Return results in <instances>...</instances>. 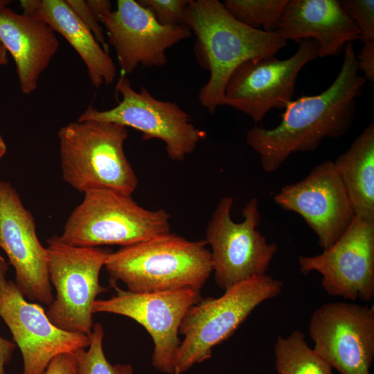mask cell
I'll list each match as a JSON object with an SVG mask.
<instances>
[{"mask_svg":"<svg viewBox=\"0 0 374 374\" xmlns=\"http://www.w3.org/2000/svg\"><path fill=\"white\" fill-rule=\"evenodd\" d=\"M7 270L8 264L0 254V287L4 285L7 282L6 279Z\"/></svg>","mask_w":374,"mask_h":374,"instance_id":"32","label":"cell"},{"mask_svg":"<svg viewBox=\"0 0 374 374\" xmlns=\"http://www.w3.org/2000/svg\"><path fill=\"white\" fill-rule=\"evenodd\" d=\"M276 31L287 42L311 39L319 57L338 55L361 33L337 0H288Z\"/></svg>","mask_w":374,"mask_h":374,"instance_id":"18","label":"cell"},{"mask_svg":"<svg viewBox=\"0 0 374 374\" xmlns=\"http://www.w3.org/2000/svg\"><path fill=\"white\" fill-rule=\"evenodd\" d=\"M47 244L48 276L56 294L46 314L57 328L90 337L93 303L108 290L100 283V272L112 251L72 246L58 235L50 237Z\"/></svg>","mask_w":374,"mask_h":374,"instance_id":"7","label":"cell"},{"mask_svg":"<svg viewBox=\"0 0 374 374\" xmlns=\"http://www.w3.org/2000/svg\"><path fill=\"white\" fill-rule=\"evenodd\" d=\"M283 286L267 274L255 276L218 298L202 299L193 305L179 327L184 339L175 355L173 374H183L211 358L213 347L229 338L260 303L280 294Z\"/></svg>","mask_w":374,"mask_h":374,"instance_id":"5","label":"cell"},{"mask_svg":"<svg viewBox=\"0 0 374 374\" xmlns=\"http://www.w3.org/2000/svg\"><path fill=\"white\" fill-rule=\"evenodd\" d=\"M62 175L80 193L108 189L132 196L138 178L125 152L127 127L95 121L69 123L57 132Z\"/></svg>","mask_w":374,"mask_h":374,"instance_id":"4","label":"cell"},{"mask_svg":"<svg viewBox=\"0 0 374 374\" xmlns=\"http://www.w3.org/2000/svg\"><path fill=\"white\" fill-rule=\"evenodd\" d=\"M300 271H317L330 296L370 302L374 296V222L354 217L344 234L320 254L300 256Z\"/></svg>","mask_w":374,"mask_h":374,"instance_id":"13","label":"cell"},{"mask_svg":"<svg viewBox=\"0 0 374 374\" xmlns=\"http://www.w3.org/2000/svg\"><path fill=\"white\" fill-rule=\"evenodd\" d=\"M84 194L58 235L67 244L125 247L170 232V215L164 209H146L132 196L108 189Z\"/></svg>","mask_w":374,"mask_h":374,"instance_id":"6","label":"cell"},{"mask_svg":"<svg viewBox=\"0 0 374 374\" xmlns=\"http://www.w3.org/2000/svg\"><path fill=\"white\" fill-rule=\"evenodd\" d=\"M233 205V197L221 198L206 229L215 281L224 290L252 276L266 274L278 251V246L268 243L257 229L260 222L258 199L247 202L242 208L244 220L240 223L231 217Z\"/></svg>","mask_w":374,"mask_h":374,"instance_id":"8","label":"cell"},{"mask_svg":"<svg viewBox=\"0 0 374 374\" xmlns=\"http://www.w3.org/2000/svg\"><path fill=\"white\" fill-rule=\"evenodd\" d=\"M274 356L278 374H334L332 368L309 347L299 330H294L287 337H278Z\"/></svg>","mask_w":374,"mask_h":374,"instance_id":"22","label":"cell"},{"mask_svg":"<svg viewBox=\"0 0 374 374\" xmlns=\"http://www.w3.org/2000/svg\"><path fill=\"white\" fill-rule=\"evenodd\" d=\"M0 317L21 351L22 374H44L57 355L75 353L90 344L87 335L55 326L44 308L28 302L12 280L0 287Z\"/></svg>","mask_w":374,"mask_h":374,"instance_id":"16","label":"cell"},{"mask_svg":"<svg viewBox=\"0 0 374 374\" xmlns=\"http://www.w3.org/2000/svg\"><path fill=\"white\" fill-rule=\"evenodd\" d=\"M190 0H138L163 25L184 24Z\"/></svg>","mask_w":374,"mask_h":374,"instance_id":"26","label":"cell"},{"mask_svg":"<svg viewBox=\"0 0 374 374\" xmlns=\"http://www.w3.org/2000/svg\"><path fill=\"white\" fill-rule=\"evenodd\" d=\"M334 163L348 195L355 217L374 222L373 123L363 130Z\"/></svg>","mask_w":374,"mask_h":374,"instance_id":"21","label":"cell"},{"mask_svg":"<svg viewBox=\"0 0 374 374\" xmlns=\"http://www.w3.org/2000/svg\"><path fill=\"white\" fill-rule=\"evenodd\" d=\"M25 13L33 15L60 34L83 61L91 83L109 84L117 71L112 59L69 6L66 0H21Z\"/></svg>","mask_w":374,"mask_h":374,"instance_id":"20","label":"cell"},{"mask_svg":"<svg viewBox=\"0 0 374 374\" xmlns=\"http://www.w3.org/2000/svg\"><path fill=\"white\" fill-rule=\"evenodd\" d=\"M7 53V51L0 42V66L5 65L8 63V59Z\"/></svg>","mask_w":374,"mask_h":374,"instance_id":"33","label":"cell"},{"mask_svg":"<svg viewBox=\"0 0 374 374\" xmlns=\"http://www.w3.org/2000/svg\"><path fill=\"white\" fill-rule=\"evenodd\" d=\"M116 91L121 96L116 106L104 111L89 106L78 121L109 122L134 128L142 133L144 141H162L168 156L174 161L184 160L206 138V132L197 128L190 116L177 103L155 98L144 87L134 90L125 75L119 77Z\"/></svg>","mask_w":374,"mask_h":374,"instance_id":"9","label":"cell"},{"mask_svg":"<svg viewBox=\"0 0 374 374\" xmlns=\"http://www.w3.org/2000/svg\"><path fill=\"white\" fill-rule=\"evenodd\" d=\"M93 12L98 17L112 11V3L107 0H87Z\"/></svg>","mask_w":374,"mask_h":374,"instance_id":"31","label":"cell"},{"mask_svg":"<svg viewBox=\"0 0 374 374\" xmlns=\"http://www.w3.org/2000/svg\"><path fill=\"white\" fill-rule=\"evenodd\" d=\"M116 294L96 300L92 312L129 317L143 326L152 337V364L166 374L174 373V361L181 341L179 327L188 310L202 298L200 290L183 287L150 293H134L109 280Z\"/></svg>","mask_w":374,"mask_h":374,"instance_id":"10","label":"cell"},{"mask_svg":"<svg viewBox=\"0 0 374 374\" xmlns=\"http://www.w3.org/2000/svg\"><path fill=\"white\" fill-rule=\"evenodd\" d=\"M7 147L3 137L0 135V160L6 152Z\"/></svg>","mask_w":374,"mask_h":374,"instance_id":"34","label":"cell"},{"mask_svg":"<svg viewBox=\"0 0 374 374\" xmlns=\"http://www.w3.org/2000/svg\"><path fill=\"white\" fill-rule=\"evenodd\" d=\"M0 42L13 58L21 92L30 95L60 47L54 30L32 15L0 11Z\"/></svg>","mask_w":374,"mask_h":374,"instance_id":"19","label":"cell"},{"mask_svg":"<svg viewBox=\"0 0 374 374\" xmlns=\"http://www.w3.org/2000/svg\"><path fill=\"white\" fill-rule=\"evenodd\" d=\"M359 53L356 55L357 68L363 73L366 81L374 82V42L363 43Z\"/></svg>","mask_w":374,"mask_h":374,"instance_id":"29","label":"cell"},{"mask_svg":"<svg viewBox=\"0 0 374 374\" xmlns=\"http://www.w3.org/2000/svg\"><path fill=\"white\" fill-rule=\"evenodd\" d=\"M313 349L340 374H371L374 360V307L325 303L312 314Z\"/></svg>","mask_w":374,"mask_h":374,"instance_id":"12","label":"cell"},{"mask_svg":"<svg viewBox=\"0 0 374 374\" xmlns=\"http://www.w3.org/2000/svg\"><path fill=\"white\" fill-rule=\"evenodd\" d=\"M184 25L195 36L198 64L210 74L198 99L211 114L223 105L226 84L236 68L249 60L274 56L287 44L277 31L239 21L218 0H190Z\"/></svg>","mask_w":374,"mask_h":374,"instance_id":"2","label":"cell"},{"mask_svg":"<svg viewBox=\"0 0 374 374\" xmlns=\"http://www.w3.org/2000/svg\"><path fill=\"white\" fill-rule=\"evenodd\" d=\"M44 374H80L75 353L57 355L51 361Z\"/></svg>","mask_w":374,"mask_h":374,"instance_id":"28","label":"cell"},{"mask_svg":"<svg viewBox=\"0 0 374 374\" xmlns=\"http://www.w3.org/2000/svg\"><path fill=\"white\" fill-rule=\"evenodd\" d=\"M11 1L9 0H0V11L5 7L8 6V5Z\"/></svg>","mask_w":374,"mask_h":374,"instance_id":"35","label":"cell"},{"mask_svg":"<svg viewBox=\"0 0 374 374\" xmlns=\"http://www.w3.org/2000/svg\"><path fill=\"white\" fill-rule=\"evenodd\" d=\"M116 8L100 16L108 43L116 53L121 75L132 73L139 66L160 67L168 62L166 51L189 38L185 25H163L137 1L118 0Z\"/></svg>","mask_w":374,"mask_h":374,"instance_id":"14","label":"cell"},{"mask_svg":"<svg viewBox=\"0 0 374 374\" xmlns=\"http://www.w3.org/2000/svg\"><path fill=\"white\" fill-rule=\"evenodd\" d=\"M358 71L353 44L347 43L340 71L328 89L290 101L276 127L255 125L247 132V143L259 155L265 172L277 170L292 154L314 151L323 139L341 136L350 130L356 98L366 82Z\"/></svg>","mask_w":374,"mask_h":374,"instance_id":"1","label":"cell"},{"mask_svg":"<svg viewBox=\"0 0 374 374\" xmlns=\"http://www.w3.org/2000/svg\"><path fill=\"white\" fill-rule=\"evenodd\" d=\"M105 332L103 326L96 323L90 335L87 350L80 349L74 353L77 357L80 374H134L131 364H112L103 350Z\"/></svg>","mask_w":374,"mask_h":374,"instance_id":"24","label":"cell"},{"mask_svg":"<svg viewBox=\"0 0 374 374\" xmlns=\"http://www.w3.org/2000/svg\"><path fill=\"white\" fill-rule=\"evenodd\" d=\"M296 51L285 60L268 56L247 60L233 72L226 84L223 105L261 123L273 109H283L292 101L302 68L319 57V44L300 40Z\"/></svg>","mask_w":374,"mask_h":374,"instance_id":"11","label":"cell"},{"mask_svg":"<svg viewBox=\"0 0 374 374\" xmlns=\"http://www.w3.org/2000/svg\"><path fill=\"white\" fill-rule=\"evenodd\" d=\"M66 2L82 24L93 34L103 49L109 53V47L105 39L103 26L100 19L91 10L87 1L83 0H66Z\"/></svg>","mask_w":374,"mask_h":374,"instance_id":"27","label":"cell"},{"mask_svg":"<svg viewBox=\"0 0 374 374\" xmlns=\"http://www.w3.org/2000/svg\"><path fill=\"white\" fill-rule=\"evenodd\" d=\"M17 345L0 336V374H6L5 366L11 360Z\"/></svg>","mask_w":374,"mask_h":374,"instance_id":"30","label":"cell"},{"mask_svg":"<svg viewBox=\"0 0 374 374\" xmlns=\"http://www.w3.org/2000/svg\"><path fill=\"white\" fill-rule=\"evenodd\" d=\"M288 0H225L228 12L242 24L266 32L276 31Z\"/></svg>","mask_w":374,"mask_h":374,"instance_id":"23","label":"cell"},{"mask_svg":"<svg viewBox=\"0 0 374 374\" xmlns=\"http://www.w3.org/2000/svg\"><path fill=\"white\" fill-rule=\"evenodd\" d=\"M207 244L170 232L112 251L105 267L109 280L122 281L134 293L201 290L213 272Z\"/></svg>","mask_w":374,"mask_h":374,"instance_id":"3","label":"cell"},{"mask_svg":"<svg viewBox=\"0 0 374 374\" xmlns=\"http://www.w3.org/2000/svg\"><path fill=\"white\" fill-rule=\"evenodd\" d=\"M0 248L15 271V283L26 298L49 305L53 301L48 251L39 242L35 219L8 181L0 180Z\"/></svg>","mask_w":374,"mask_h":374,"instance_id":"17","label":"cell"},{"mask_svg":"<svg viewBox=\"0 0 374 374\" xmlns=\"http://www.w3.org/2000/svg\"><path fill=\"white\" fill-rule=\"evenodd\" d=\"M339 3L359 30L360 40L374 42V1L341 0Z\"/></svg>","mask_w":374,"mask_h":374,"instance_id":"25","label":"cell"},{"mask_svg":"<svg viewBox=\"0 0 374 374\" xmlns=\"http://www.w3.org/2000/svg\"><path fill=\"white\" fill-rule=\"evenodd\" d=\"M274 200L304 219L323 250L344 234L355 217L347 191L331 161L315 166L302 180L283 186Z\"/></svg>","mask_w":374,"mask_h":374,"instance_id":"15","label":"cell"}]
</instances>
